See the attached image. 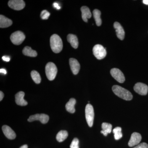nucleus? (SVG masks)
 <instances>
[{
  "label": "nucleus",
  "mask_w": 148,
  "mask_h": 148,
  "mask_svg": "<svg viewBox=\"0 0 148 148\" xmlns=\"http://www.w3.org/2000/svg\"><path fill=\"white\" fill-rule=\"evenodd\" d=\"M114 27L116 29V36L118 38L121 40L124 39L125 32L120 24L119 22H115L114 23Z\"/></svg>",
  "instance_id": "2eb2a0df"
},
{
  "label": "nucleus",
  "mask_w": 148,
  "mask_h": 148,
  "mask_svg": "<svg viewBox=\"0 0 148 148\" xmlns=\"http://www.w3.org/2000/svg\"><path fill=\"white\" fill-rule=\"evenodd\" d=\"M50 13L47 10H44L41 12L40 16L42 19H47L50 16Z\"/></svg>",
  "instance_id": "bb28decb"
},
{
  "label": "nucleus",
  "mask_w": 148,
  "mask_h": 148,
  "mask_svg": "<svg viewBox=\"0 0 148 148\" xmlns=\"http://www.w3.org/2000/svg\"><path fill=\"white\" fill-rule=\"evenodd\" d=\"M102 130L101 133L104 136H107L108 134L112 132V125L110 123H103L102 124Z\"/></svg>",
  "instance_id": "aec40b11"
},
{
  "label": "nucleus",
  "mask_w": 148,
  "mask_h": 148,
  "mask_svg": "<svg viewBox=\"0 0 148 148\" xmlns=\"http://www.w3.org/2000/svg\"><path fill=\"white\" fill-rule=\"evenodd\" d=\"M53 7L57 9V10H59L61 9V7L59 6L58 3L55 2L53 3Z\"/></svg>",
  "instance_id": "c756f323"
},
{
  "label": "nucleus",
  "mask_w": 148,
  "mask_h": 148,
  "mask_svg": "<svg viewBox=\"0 0 148 148\" xmlns=\"http://www.w3.org/2000/svg\"><path fill=\"white\" fill-rule=\"evenodd\" d=\"M50 46L53 52L58 53L63 49V45L62 40L58 35L53 34L51 36L50 40Z\"/></svg>",
  "instance_id": "f03ea898"
},
{
  "label": "nucleus",
  "mask_w": 148,
  "mask_h": 148,
  "mask_svg": "<svg viewBox=\"0 0 148 148\" xmlns=\"http://www.w3.org/2000/svg\"><path fill=\"white\" fill-rule=\"evenodd\" d=\"M79 141L78 139L77 138H74L71 143L70 148H79Z\"/></svg>",
  "instance_id": "a878e982"
},
{
  "label": "nucleus",
  "mask_w": 148,
  "mask_h": 148,
  "mask_svg": "<svg viewBox=\"0 0 148 148\" xmlns=\"http://www.w3.org/2000/svg\"><path fill=\"white\" fill-rule=\"evenodd\" d=\"M24 95L25 93L23 91L18 92L15 95V102L18 106H26L28 104V103L24 99Z\"/></svg>",
  "instance_id": "4468645a"
},
{
  "label": "nucleus",
  "mask_w": 148,
  "mask_h": 148,
  "mask_svg": "<svg viewBox=\"0 0 148 148\" xmlns=\"http://www.w3.org/2000/svg\"><path fill=\"white\" fill-rule=\"evenodd\" d=\"M133 148H148V145L147 143H143L139 144Z\"/></svg>",
  "instance_id": "cd10ccee"
},
{
  "label": "nucleus",
  "mask_w": 148,
  "mask_h": 148,
  "mask_svg": "<svg viewBox=\"0 0 148 148\" xmlns=\"http://www.w3.org/2000/svg\"><path fill=\"white\" fill-rule=\"evenodd\" d=\"M2 59L4 61H6V62H9V61H10V58L9 56H3Z\"/></svg>",
  "instance_id": "c85d7f7f"
},
{
  "label": "nucleus",
  "mask_w": 148,
  "mask_h": 148,
  "mask_svg": "<svg viewBox=\"0 0 148 148\" xmlns=\"http://www.w3.org/2000/svg\"><path fill=\"white\" fill-rule=\"evenodd\" d=\"M8 5L10 8L16 10H21L25 6V2L22 0H11Z\"/></svg>",
  "instance_id": "1a4fd4ad"
},
{
  "label": "nucleus",
  "mask_w": 148,
  "mask_h": 148,
  "mask_svg": "<svg viewBox=\"0 0 148 148\" xmlns=\"http://www.w3.org/2000/svg\"><path fill=\"white\" fill-rule=\"evenodd\" d=\"M25 39V35L23 32L20 31H16L12 34L10 36L11 41L12 43L15 45L21 44Z\"/></svg>",
  "instance_id": "423d86ee"
},
{
  "label": "nucleus",
  "mask_w": 148,
  "mask_h": 148,
  "mask_svg": "<svg viewBox=\"0 0 148 148\" xmlns=\"http://www.w3.org/2000/svg\"><path fill=\"white\" fill-rule=\"evenodd\" d=\"M76 103L75 99L73 98L70 99L69 102L66 103V110L71 113L73 114L75 113V106Z\"/></svg>",
  "instance_id": "6ab92c4d"
},
{
  "label": "nucleus",
  "mask_w": 148,
  "mask_h": 148,
  "mask_svg": "<svg viewBox=\"0 0 148 148\" xmlns=\"http://www.w3.org/2000/svg\"><path fill=\"white\" fill-rule=\"evenodd\" d=\"M135 91L140 95H145L147 94L148 86L143 83H137L134 86Z\"/></svg>",
  "instance_id": "9d476101"
},
{
  "label": "nucleus",
  "mask_w": 148,
  "mask_h": 148,
  "mask_svg": "<svg viewBox=\"0 0 148 148\" xmlns=\"http://www.w3.org/2000/svg\"><path fill=\"white\" fill-rule=\"evenodd\" d=\"M23 53L24 55L30 57H36L37 56L36 51L33 50L32 48L28 46L24 48L23 50Z\"/></svg>",
  "instance_id": "412c9836"
},
{
  "label": "nucleus",
  "mask_w": 148,
  "mask_h": 148,
  "mask_svg": "<svg viewBox=\"0 0 148 148\" xmlns=\"http://www.w3.org/2000/svg\"><path fill=\"white\" fill-rule=\"evenodd\" d=\"M0 73H1L4 74V75H6L7 74L6 71L5 69H0Z\"/></svg>",
  "instance_id": "7c9ffc66"
},
{
  "label": "nucleus",
  "mask_w": 148,
  "mask_h": 148,
  "mask_svg": "<svg viewBox=\"0 0 148 148\" xmlns=\"http://www.w3.org/2000/svg\"><path fill=\"white\" fill-rule=\"evenodd\" d=\"M143 3H144L145 4L148 5V0H144V1H143Z\"/></svg>",
  "instance_id": "473e14b6"
},
{
  "label": "nucleus",
  "mask_w": 148,
  "mask_h": 148,
  "mask_svg": "<svg viewBox=\"0 0 148 148\" xmlns=\"http://www.w3.org/2000/svg\"><path fill=\"white\" fill-rule=\"evenodd\" d=\"M112 89L114 93L117 96L126 101H130L132 100L133 97L132 94L129 90L119 86H113Z\"/></svg>",
  "instance_id": "f257e3e1"
},
{
  "label": "nucleus",
  "mask_w": 148,
  "mask_h": 148,
  "mask_svg": "<svg viewBox=\"0 0 148 148\" xmlns=\"http://www.w3.org/2000/svg\"><path fill=\"white\" fill-rule=\"evenodd\" d=\"M92 51L95 57L99 60L105 58L107 54L106 48H105L101 45H96L94 46L92 49Z\"/></svg>",
  "instance_id": "39448f33"
},
{
  "label": "nucleus",
  "mask_w": 148,
  "mask_h": 148,
  "mask_svg": "<svg viewBox=\"0 0 148 148\" xmlns=\"http://www.w3.org/2000/svg\"><path fill=\"white\" fill-rule=\"evenodd\" d=\"M85 116L88 126L91 127L93 125L94 112L92 105L88 104L85 108Z\"/></svg>",
  "instance_id": "20e7f679"
},
{
  "label": "nucleus",
  "mask_w": 148,
  "mask_h": 148,
  "mask_svg": "<svg viewBox=\"0 0 148 148\" xmlns=\"http://www.w3.org/2000/svg\"><path fill=\"white\" fill-rule=\"evenodd\" d=\"M31 77L32 79L37 84H39L41 82V78L39 73L36 71H33L31 72Z\"/></svg>",
  "instance_id": "b1692460"
},
{
  "label": "nucleus",
  "mask_w": 148,
  "mask_h": 148,
  "mask_svg": "<svg viewBox=\"0 0 148 148\" xmlns=\"http://www.w3.org/2000/svg\"><path fill=\"white\" fill-rule=\"evenodd\" d=\"M93 15L97 26L98 27L101 26L102 24V20L101 18V12L98 9H95L93 11Z\"/></svg>",
  "instance_id": "4be33fe9"
},
{
  "label": "nucleus",
  "mask_w": 148,
  "mask_h": 148,
  "mask_svg": "<svg viewBox=\"0 0 148 148\" xmlns=\"http://www.w3.org/2000/svg\"><path fill=\"white\" fill-rule=\"evenodd\" d=\"M12 21L9 18L3 15H0V27L5 28L11 26Z\"/></svg>",
  "instance_id": "f3484780"
},
{
  "label": "nucleus",
  "mask_w": 148,
  "mask_h": 148,
  "mask_svg": "<svg viewBox=\"0 0 148 148\" xmlns=\"http://www.w3.org/2000/svg\"><path fill=\"white\" fill-rule=\"evenodd\" d=\"M71 69L74 75H77L79 72L80 66L78 61L74 58H70L69 60Z\"/></svg>",
  "instance_id": "f8f14e48"
},
{
  "label": "nucleus",
  "mask_w": 148,
  "mask_h": 148,
  "mask_svg": "<svg viewBox=\"0 0 148 148\" xmlns=\"http://www.w3.org/2000/svg\"><path fill=\"white\" fill-rule=\"evenodd\" d=\"M45 73L48 79L53 80L55 78L57 73V69L55 64L52 62L47 63L45 67Z\"/></svg>",
  "instance_id": "7ed1b4c3"
},
{
  "label": "nucleus",
  "mask_w": 148,
  "mask_h": 148,
  "mask_svg": "<svg viewBox=\"0 0 148 148\" xmlns=\"http://www.w3.org/2000/svg\"><path fill=\"white\" fill-rule=\"evenodd\" d=\"M67 40L74 48L77 49L78 47V40L75 35L69 34L67 36Z\"/></svg>",
  "instance_id": "a211bd4d"
},
{
  "label": "nucleus",
  "mask_w": 148,
  "mask_h": 148,
  "mask_svg": "<svg viewBox=\"0 0 148 148\" xmlns=\"http://www.w3.org/2000/svg\"><path fill=\"white\" fill-rule=\"evenodd\" d=\"M3 132L4 134L10 140H13L16 138V135L15 132L8 125H4L2 127Z\"/></svg>",
  "instance_id": "ddd939ff"
},
{
  "label": "nucleus",
  "mask_w": 148,
  "mask_h": 148,
  "mask_svg": "<svg viewBox=\"0 0 148 148\" xmlns=\"http://www.w3.org/2000/svg\"><path fill=\"white\" fill-rule=\"evenodd\" d=\"M82 12V18L83 21L86 22H88V19L90 18L92 16L91 12H90L89 8L86 6H82L81 8Z\"/></svg>",
  "instance_id": "dca6fc26"
},
{
  "label": "nucleus",
  "mask_w": 148,
  "mask_h": 148,
  "mask_svg": "<svg viewBox=\"0 0 148 148\" xmlns=\"http://www.w3.org/2000/svg\"><path fill=\"white\" fill-rule=\"evenodd\" d=\"M28 145H25L21 146V147H20L19 148H28Z\"/></svg>",
  "instance_id": "72a5a7b5"
},
{
  "label": "nucleus",
  "mask_w": 148,
  "mask_h": 148,
  "mask_svg": "<svg viewBox=\"0 0 148 148\" xmlns=\"http://www.w3.org/2000/svg\"><path fill=\"white\" fill-rule=\"evenodd\" d=\"M68 136V132L66 130H61L58 132L56 136V139L58 142H63Z\"/></svg>",
  "instance_id": "5701e85b"
},
{
  "label": "nucleus",
  "mask_w": 148,
  "mask_h": 148,
  "mask_svg": "<svg viewBox=\"0 0 148 148\" xmlns=\"http://www.w3.org/2000/svg\"><path fill=\"white\" fill-rule=\"evenodd\" d=\"M142 140V136L140 133L134 132L131 135V138L128 142L130 147H133L139 145Z\"/></svg>",
  "instance_id": "9b49d317"
},
{
  "label": "nucleus",
  "mask_w": 148,
  "mask_h": 148,
  "mask_svg": "<svg viewBox=\"0 0 148 148\" xmlns=\"http://www.w3.org/2000/svg\"><path fill=\"white\" fill-rule=\"evenodd\" d=\"M114 133V137L116 140H119L122 137L123 135L121 132V128L119 127H116L113 130Z\"/></svg>",
  "instance_id": "393cba45"
},
{
  "label": "nucleus",
  "mask_w": 148,
  "mask_h": 148,
  "mask_svg": "<svg viewBox=\"0 0 148 148\" xmlns=\"http://www.w3.org/2000/svg\"><path fill=\"white\" fill-rule=\"evenodd\" d=\"M110 73L113 77L120 83H123L125 81L124 75L119 69L116 68L112 69Z\"/></svg>",
  "instance_id": "6e6552de"
},
{
  "label": "nucleus",
  "mask_w": 148,
  "mask_h": 148,
  "mask_svg": "<svg viewBox=\"0 0 148 148\" xmlns=\"http://www.w3.org/2000/svg\"><path fill=\"white\" fill-rule=\"evenodd\" d=\"M49 120V116L44 114H36L31 116L28 119V121L33 122L35 121H39L43 124L47 123Z\"/></svg>",
  "instance_id": "0eeeda50"
},
{
  "label": "nucleus",
  "mask_w": 148,
  "mask_h": 148,
  "mask_svg": "<svg viewBox=\"0 0 148 148\" xmlns=\"http://www.w3.org/2000/svg\"><path fill=\"white\" fill-rule=\"evenodd\" d=\"M4 93L1 91H0V101H1L4 97Z\"/></svg>",
  "instance_id": "2f4dec72"
}]
</instances>
